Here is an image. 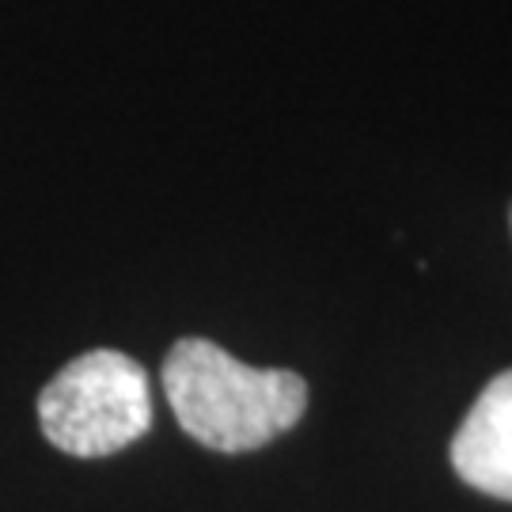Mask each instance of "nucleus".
<instances>
[{
    "label": "nucleus",
    "instance_id": "nucleus-2",
    "mask_svg": "<svg viewBox=\"0 0 512 512\" xmlns=\"http://www.w3.org/2000/svg\"><path fill=\"white\" fill-rule=\"evenodd\" d=\"M38 425L65 456H114L152 429L148 372L118 349H92L42 387Z\"/></svg>",
    "mask_w": 512,
    "mask_h": 512
},
{
    "label": "nucleus",
    "instance_id": "nucleus-1",
    "mask_svg": "<svg viewBox=\"0 0 512 512\" xmlns=\"http://www.w3.org/2000/svg\"><path fill=\"white\" fill-rule=\"evenodd\" d=\"M164 395L183 433L228 456L277 440L308 410V384L296 372L243 365L209 338L171 346Z\"/></svg>",
    "mask_w": 512,
    "mask_h": 512
},
{
    "label": "nucleus",
    "instance_id": "nucleus-3",
    "mask_svg": "<svg viewBox=\"0 0 512 512\" xmlns=\"http://www.w3.org/2000/svg\"><path fill=\"white\" fill-rule=\"evenodd\" d=\"M456 475L486 497L512 501V368L482 387L452 437Z\"/></svg>",
    "mask_w": 512,
    "mask_h": 512
}]
</instances>
